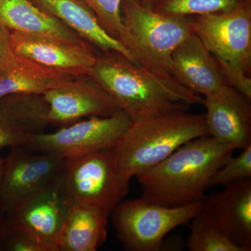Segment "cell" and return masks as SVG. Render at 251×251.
<instances>
[{
	"instance_id": "cell-12",
	"label": "cell",
	"mask_w": 251,
	"mask_h": 251,
	"mask_svg": "<svg viewBox=\"0 0 251 251\" xmlns=\"http://www.w3.org/2000/svg\"><path fill=\"white\" fill-rule=\"evenodd\" d=\"M16 55L72 76L89 75L97 58L93 46L80 45L52 36L11 31Z\"/></svg>"
},
{
	"instance_id": "cell-16",
	"label": "cell",
	"mask_w": 251,
	"mask_h": 251,
	"mask_svg": "<svg viewBox=\"0 0 251 251\" xmlns=\"http://www.w3.org/2000/svg\"><path fill=\"white\" fill-rule=\"evenodd\" d=\"M172 71L179 83L204 97L227 85L216 59L195 33L175 50Z\"/></svg>"
},
{
	"instance_id": "cell-17",
	"label": "cell",
	"mask_w": 251,
	"mask_h": 251,
	"mask_svg": "<svg viewBox=\"0 0 251 251\" xmlns=\"http://www.w3.org/2000/svg\"><path fill=\"white\" fill-rule=\"evenodd\" d=\"M30 1L39 9L62 21L99 50L118 51L135 63L131 54L121 42L109 36L100 27L93 11L82 0Z\"/></svg>"
},
{
	"instance_id": "cell-23",
	"label": "cell",
	"mask_w": 251,
	"mask_h": 251,
	"mask_svg": "<svg viewBox=\"0 0 251 251\" xmlns=\"http://www.w3.org/2000/svg\"><path fill=\"white\" fill-rule=\"evenodd\" d=\"M93 11L100 27L120 41L124 30L121 4L123 0H82ZM141 2V0H139Z\"/></svg>"
},
{
	"instance_id": "cell-9",
	"label": "cell",
	"mask_w": 251,
	"mask_h": 251,
	"mask_svg": "<svg viewBox=\"0 0 251 251\" xmlns=\"http://www.w3.org/2000/svg\"><path fill=\"white\" fill-rule=\"evenodd\" d=\"M61 174L6 213L5 227L25 232L44 251H57L59 234L71 204Z\"/></svg>"
},
{
	"instance_id": "cell-26",
	"label": "cell",
	"mask_w": 251,
	"mask_h": 251,
	"mask_svg": "<svg viewBox=\"0 0 251 251\" xmlns=\"http://www.w3.org/2000/svg\"><path fill=\"white\" fill-rule=\"evenodd\" d=\"M14 57L11 31L0 23V72L9 65Z\"/></svg>"
},
{
	"instance_id": "cell-7",
	"label": "cell",
	"mask_w": 251,
	"mask_h": 251,
	"mask_svg": "<svg viewBox=\"0 0 251 251\" xmlns=\"http://www.w3.org/2000/svg\"><path fill=\"white\" fill-rule=\"evenodd\" d=\"M193 30L219 64L223 74H251V2L229 11L195 16Z\"/></svg>"
},
{
	"instance_id": "cell-19",
	"label": "cell",
	"mask_w": 251,
	"mask_h": 251,
	"mask_svg": "<svg viewBox=\"0 0 251 251\" xmlns=\"http://www.w3.org/2000/svg\"><path fill=\"white\" fill-rule=\"evenodd\" d=\"M0 23L11 31L52 36L80 45L90 44L30 0H0Z\"/></svg>"
},
{
	"instance_id": "cell-15",
	"label": "cell",
	"mask_w": 251,
	"mask_h": 251,
	"mask_svg": "<svg viewBox=\"0 0 251 251\" xmlns=\"http://www.w3.org/2000/svg\"><path fill=\"white\" fill-rule=\"evenodd\" d=\"M49 105L41 95L15 94L0 98V150L24 146L45 132Z\"/></svg>"
},
{
	"instance_id": "cell-8",
	"label": "cell",
	"mask_w": 251,
	"mask_h": 251,
	"mask_svg": "<svg viewBox=\"0 0 251 251\" xmlns=\"http://www.w3.org/2000/svg\"><path fill=\"white\" fill-rule=\"evenodd\" d=\"M131 122L122 110L108 117H90L53 133L36 135L23 148L33 152L54 153L65 159L84 156L115 148Z\"/></svg>"
},
{
	"instance_id": "cell-28",
	"label": "cell",
	"mask_w": 251,
	"mask_h": 251,
	"mask_svg": "<svg viewBox=\"0 0 251 251\" xmlns=\"http://www.w3.org/2000/svg\"><path fill=\"white\" fill-rule=\"evenodd\" d=\"M157 0H141V4L145 7L153 9Z\"/></svg>"
},
{
	"instance_id": "cell-3",
	"label": "cell",
	"mask_w": 251,
	"mask_h": 251,
	"mask_svg": "<svg viewBox=\"0 0 251 251\" xmlns=\"http://www.w3.org/2000/svg\"><path fill=\"white\" fill-rule=\"evenodd\" d=\"M209 135L204 115L174 110L132 120L113 148L124 179L156 166L190 140Z\"/></svg>"
},
{
	"instance_id": "cell-18",
	"label": "cell",
	"mask_w": 251,
	"mask_h": 251,
	"mask_svg": "<svg viewBox=\"0 0 251 251\" xmlns=\"http://www.w3.org/2000/svg\"><path fill=\"white\" fill-rule=\"evenodd\" d=\"M110 213L71 204L59 234L57 251H96L106 240Z\"/></svg>"
},
{
	"instance_id": "cell-27",
	"label": "cell",
	"mask_w": 251,
	"mask_h": 251,
	"mask_svg": "<svg viewBox=\"0 0 251 251\" xmlns=\"http://www.w3.org/2000/svg\"><path fill=\"white\" fill-rule=\"evenodd\" d=\"M5 220H6V211L3 209L2 206L0 205V242L4 230Z\"/></svg>"
},
{
	"instance_id": "cell-10",
	"label": "cell",
	"mask_w": 251,
	"mask_h": 251,
	"mask_svg": "<svg viewBox=\"0 0 251 251\" xmlns=\"http://www.w3.org/2000/svg\"><path fill=\"white\" fill-rule=\"evenodd\" d=\"M65 161L54 153L33 152L21 146L11 148L0 182V205L6 213L45 187L60 175Z\"/></svg>"
},
{
	"instance_id": "cell-14",
	"label": "cell",
	"mask_w": 251,
	"mask_h": 251,
	"mask_svg": "<svg viewBox=\"0 0 251 251\" xmlns=\"http://www.w3.org/2000/svg\"><path fill=\"white\" fill-rule=\"evenodd\" d=\"M208 133L234 150L251 145V100L229 85L205 96Z\"/></svg>"
},
{
	"instance_id": "cell-13",
	"label": "cell",
	"mask_w": 251,
	"mask_h": 251,
	"mask_svg": "<svg viewBox=\"0 0 251 251\" xmlns=\"http://www.w3.org/2000/svg\"><path fill=\"white\" fill-rule=\"evenodd\" d=\"M198 215L207 220L231 242L251 251V178L204 196Z\"/></svg>"
},
{
	"instance_id": "cell-4",
	"label": "cell",
	"mask_w": 251,
	"mask_h": 251,
	"mask_svg": "<svg viewBox=\"0 0 251 251\" xmlns=\"http://www.w3.org/2000/svg\"><path fill=\"white\" fill-rule=\"evenodd\" d=\"M121 10L124 30L120 41L135 63L156 75L173 77L172 54L194 33L193 18L159 14L139 0H123Z\"/></svg>"
},
{
	"instance_id": "cell-20",
	"label": "cell",
	"mask_w": 251,
	"mask_h": 251,
	"mask_svg": "<svg viewBox=\"0 0 251 251\" xmlns=\"http://www.w3.org/2000/svg\"><path fill=\"white\" fill-rule=\"evenodd\" d=\"M74 77L15 54L0 72V98L15 94L42 95Z\"/></svg>"
},
{
	"instance_id": "cell-25",
	"label": "cell",
	"mask_w": 251,
	"mask_h": 251,
	"mask_svg": "<svg viewBox=\"0 0 251 251\" xmlns=\"http://www.w3.org/2000/svg\"><path fill=\"white\" fill-rule=\"evenodd\" d=\"M0 250L6 251H44L35 239L18 229L4 227Z\"/></svg>"
},
{
	"instance_id": "cell-21",
	"label": "cell",
	"mask_w": 251,
	"mask_h": 251,
	"mask_svg": "<svg viewBox=\"0 0 251 251\" xmlns=\"http://www.w3.org/2000/svg\"><path fill=\"white\" fill-rule=\"evenodd\" d=\"M189 224L186 247L190 251H245L202 216H196Z\"/></svg>"
},
{
	"instance_id": "cell-29",
	"label": "cell",
	"mask_w": 251,
	"mask_h": 251,
	"mask_svg": "<svg viewBox=\"0 0 251 251\" xmlns=\"http://www.w3.org/2000/svg\"><path fill=\"white\" fill-rule=\"evenodd\" d=\"M5 158L0 156V182H1V175H2L3 168H4Z\"/></svg>"
},
{
	"instance_id": "cell-1",
	"label": "cell",
	"mask_w": 251,
	"mask_h": 251,
	"mask_svg": "<svg viewBox=\"0 0 251 251\" xmlns=\"http://www.w3.org/2000/svg\"><path fill=\"white\" fill-rule=\"evenodd\" d=\"M89 76L132 120L174 110H188L204 99L174 77L149 72L115 50L100 51Z\"/></svg>"
},
{
	"instance_id": "cell-2",
	"label": "cell",
	"mask_w": 251,
	"mask_h": 251,
	"mask_svg": "<svg viewBox=\"0 0 251 251\" xmlns=\"http://www.w3.org/2000/svg\"><path fill=\"white\" fill-rule=\"evenodd\" d=\"M234 151L209 135L190 140L136 176L141 198L168 207L201 202L213 175L232 156Z\"/></svg>"
},
{
	"instance_id": "cell-22",
	"label": "cell",
	"mask_w": 251,
	"mask_h": 251,
	"mask_svg": "<svg viewBox=\"0 0 251 251\" xmlns=\"http://www.w3.org/2000/svg\"><path fill=\"white\" fill-rule=\"evenodd\" d=\"M247 0H157L153 10L172 16L214 14L233 9ZM251 2V1H250Z\"/></svg>"
},
{
	"instance_id": "cell-5",
	"label": "cell",
	"mask_w": 251,
	"mask_h": 251,
	"mask_svg": "<svg viewBox=\"0 0 251 251\" xmlns=\"http://www.w3.org/2000/svg\"><path fill=\"white\" fill-rule=\"evenodd\" d=\"M61 180L70 204L94 206L110 214L129 188V181L119 171L113 148L66 159Z\"/></svg>"
},
{
	"instance_id": "cell-11",
	"label": "cell",
	"mask_w": 251,
	"mask_h": 251,
	"mask_svg": "<svg viewBox=\"0 0 251 251\" xmlns=\"http://www.w3.org/2000/svg\"><path fill=\"white\" fill-rule=\"evenodd\" d=\"M49 125L66 126L86 117H108L121 110L115 100L89 75H79L46 91Z\"/></svg>"
},
{
	"instance_id": "cell-24",
	"label": "cell",
	"mask_w": 251,
	"mask_h": 251,
	"mask_svg": "<svg viewBox=\"0 0 251 251\" xmlns=\"http://www.w3.org/2000/svg\"><path fill=\"white\" fill-rule=\"evenodd\" d=\"M239 156L231 157L216 172L209 182V188L227 186L251 178V145L242 150Z\"/></svg>"
},
{
	"instance_id": "cell-30",
	"label": "cell",
	"mask_w": 251,
	"mask_h": 251,
	"mask_svg": "<svg viewBox=\"0 0 251 251\" xmlns=\"http://www.w3.org/2000/svg\"><path fill=\"white\" fill-rule=\"evenodd\" d=\"M247 1H251V0H247Z\"/></svg>"
},
{
	"instance_id": "cell-6",
	"label": "cell",
	"mask_w": 251,
	"mask_h": 251,
	"mask_svg": "<svg viewBox=\"0 0 251 251\" xmlns=\"http://www.w3.org/2000/svg\"><path fill=\"white\" fill-rule=\"evenodd\" d=\"M201 201L168 207L140 198L122 201L110 215L125 250L157 251L167 234L179 226L189 224L199 214Z\"/></svg>"
}]
</instances>
